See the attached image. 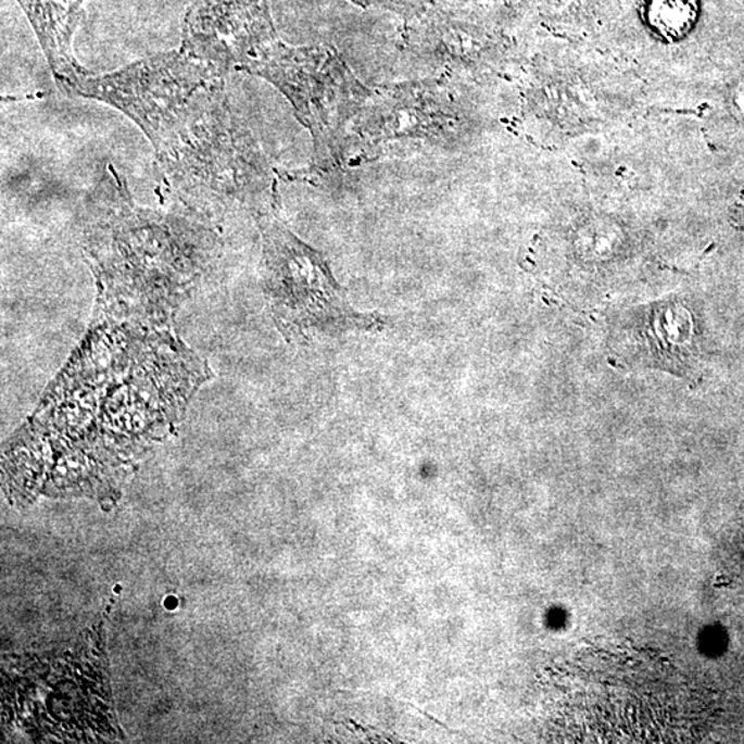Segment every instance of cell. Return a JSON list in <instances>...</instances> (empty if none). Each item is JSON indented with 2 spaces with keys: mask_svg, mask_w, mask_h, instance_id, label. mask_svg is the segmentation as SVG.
Segmentation results:
<instances>
[{
  "mask_svg": "<svg viewBox=\"0 0 744 744\" xmlns=\"http://www.w3.org/2000/svg\"><path fill=\"white\" fill-rule=\"evenodd\" d=\"M84 249L99 286L97 316L167 326L217 261L219 241L191 214L138 206L106 164L86 198Z\"/></svg>",
  "mask_w": 744,
  "mask_h": 744,
  "instance_id": "6da1fadb",
  "label": "cell"
},
{
  "mask_svg": "<svg viewBox=\"0 0 744 744\" xmlns=\"http://www.w3.org/2000/svg\"><path fill=\"white\" fill-rule=\"evenodd\" d=\"M227 78L199 91L172 130L153 146L157 172L185 213L207 224L236 213L277 210L274 168L235 114Z\"/></svg>",
  "mask_w": 744,
  "mask_h": 744,
  "instance_id": "7a4b0ae2",
  "label": "cell"
},
{
  "mask_svg": "<svg viewBox=\"0 0 744 744\" xmlns=\"http://www.w3.org/2000/svg\"><path fill=\"white\" fill-rule=\"evenodd\" d=\"M276 86L310 128L315 156L310 174H331L345 159L349 128L371 91L332 49L295 48L277 35L256 46L238 66Z\"/></svg>",
  "mask_w": 744,
  "mask_h": 744,
  "instance_id": "3957f363",
  "label": "cell"
},
{
  "mask_svg": "<svg viewBox=\"0 0 744 744\" xmlns=\"http://www.w3.org/2000/svg\"><path fill=\"white\" fill-rule=\"evenodd\" d=\"M263 238L265 290L272 315L287 338L307 341L319 333L383 326L349 304L319 251L298 239L276 212L256 218Z\"/></svg>",
  "mask_w": 744,
  "mask_h": 744,
  "instance_id": "277c9868",
  "label": "cell"
},
{
  "mask_svg": "<svg viewBox=\"0 0 744 744\" xmlns=\"http://www.w3.org/2000/svg\"><path fill=\"white\" fill-rule=\"evenodd\" d=\"M228 72L181 46L111 74L80 76L60 85V89L116 108L155 146L192 104L198 92L214 80L227 78Z\"/></svg>",
  "mask_w": 744,
  "mask_h": 744,
  "instance_id": "5b68a950",
  "label": "cell"
},
{
  "mask_svg": "<svg viewBox=\"0 0 744 744\" xmlns=\"http://www.w3.org/2000/svg\"><path fill=\"white\" fill-rule=\"evenodd\" d=\"M351 126L345 159L371 161L402 149L454 147L471 121L449 85L414 81L369 96Z\"/></svg>",
  "mask_w": 744,
  "mask_h": 744,
  "instance_id": "8992f818",
  "label": "cell"
},
{
  "mask_svg": "<svg viewBox=\"0 0 744 744\" xmlns=\"http://www.w3.org/2000/svg\"><path fill=\"white\" fill-rule=\"evenodd\" d=\"M409 45L425 63L446 72L450 78H484L509 63V46L504 40L451 15L420 25L409 36Z\"/></svg>",
  "mask_w": 744,
  "mask_h": 744,
  "instance_id": "52a82bcc",
  "label": "cell"
},
{
  "mask_svg": "<svg viewBox=\"0 0 744 744\" xmlns=\"http://www.w3.org/2000/svg\"><path fill=\"white\" fill-rule=\"evenodd\" d=\"M695 323L679 302H659L631 313L622 327L620 348L629 361L684 374L696 353Z\"/></svg>",
  "mask_w": 744,
  "mask_h": 744,
  "instance_id": "ba28073f",
  "label": "cell"
},
{
  "mask_svg": "<svg viewBox=\"0 0 744 744\" xmlns=\"http://www.w3.org/2000/svg\"><path fill=\"white\" fill-rule=\"evenodd\" d=\"M35 30L59 85L90 74L74 54V35L85 0H17Z\"/></svg>",
  "mask_w": 744,
  "mask_h": 744,
  "instance_id": "9c48e42d",
  "label": "cell"
},
{
  "mask_svg": "<svg viewBox=\"0 0 744 744\" xmlns=\"http://www.w3.org/2000/svg\"><path fill=\"white\" fill-rule=\"evenodd\" d=\"M695 9L696 0H654L651 15L661 33L677 35L694 23Z\"/></svg>",
  "mask_w": 744,
  "mask_h": 744,
  "instance_id": "30bf717a",
  "label": "cell"
},
{
  "mask_svg": "<svg viewBox=\"0 0 744 744\" xmlns=\"http://www.w3.org/2000/svg\"><path fill=\"white\" fill-rule=\"evenodd\" d=\"M376 2L398 10V12L418 14L425 12L426 8L430 7L434 0H376Z\"/></svg>",
  "mask_w": 744,
  "mask_h": 744,
  "instance_id": "8fae6325",
  "label": "cell"
}]
</instances>
